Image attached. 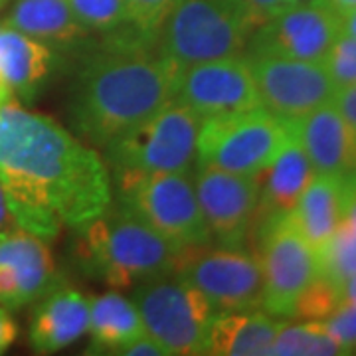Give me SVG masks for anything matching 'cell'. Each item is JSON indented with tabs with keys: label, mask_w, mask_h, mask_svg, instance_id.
Here are the masks:
<instances>
[{
	"label": "cell",
	"mask_w": 356,
	"mask_h": 356,
	"mask_svg": "<svg viewBox=\"0 0 356 356\" xmlns=\"http://www.w3.org/2000/svg\"><path fill=\"white\" fill-rule=\"evenodd\" d=\"M56 64L58 54L51 46L14 28L0 26V72L13 89V95L32 102L50 79Z\"/></svg>",
	"instance_id": "cell-18"
},
{
	"label": "cell",
	"mask_w": 356,
	"mask_h": 356,
	"mask_svg": "<svg viewBox=\"0 0 356 356\" xmlns=\"http://www.w3.org/2000/svg\"><path fill=\"white\" fill-rule=\"evenodd\" d=\"M346 180L344 216L341 226L332 234L327 245L318 252L321 275L341 285L344 280L356 275V186Z\"/></svg>",
	"instance_id": "cell-24"
},
{
	"label": "cell",
	"mask_w": 356,
	"mask_h": 356,
	"mask_svg": "<svg viewBox=\"0 0 356 356\" xmlns=\"http://www.w3.org/2000/svg\"><path fill=\"white\" fill-rule=\"evenodd\" d=\"M283 327H285L283 321L273 318V315L269 313H259L255 309L218 313L208 332L206 355H269Z\"/></svg>",
	"instance_id": "cell-20"
},
{
	"label": "cell",
	"mask_w": 356,
	"mask_h": 356,
	"mask_svg": "<svg viewBox=\"0 0 356 356\" xmlns=\"http://www.w3.org/2000/svg\"><path fill=\"white\" fill-rule=\"evenodd\" d=\"M77 232L76 255L83 271L119 289L175 275L188 252L119 204Z\"/></svg>",
	"instance_id": "cell-3"
},
{
	"label": "cell",
	"mask_w": 356,
	"mask_h": 356,
	"mask_svg": "<svg viewBox=\"0 0 356 356\" xmlns=\"http://www.w3.org/2000/svg\"><path fill=\"white\" fill-rule=\"evenodd\" d=\"M119 206L182 250L210 243L191 172H117Z\"/></svg>",
	"instance_id": "cell-6"
},
{
	"label": "cell",
	"mask_w": 356,
	"mask_h": 356,
	"mask_svg": "<svg viewBox=\"0 0 356 356\" xmlns=\"http://www.w3.org/2000/svg\"><path fill=\"white\" fill-rule=\"evenodd\" d=\"M133 303L139 309L145 332L166 355H206L208 332L216 307L180 275H166L137 285Z\"/></svg>",
	"instance_id": "cell-8"
},
{
	"label": "cell",
	"mask_w": 356,
	"mask_h": 356,
	"mask_svg": "<svg viewBox=\"0 0 356 356\" xmlns=\"http://www.w3.org/2000/svg\"><path fill=\"white\" fill-rule=\"evenodd\" d=\"M269 355L275 356H334L346 355L323 321L285 325L277 334Z\"/></svg>",
	"instance_id": "cell-25"
},
{
	"label": "cell",
	"mask_w": 356,
	"mask_h": 356,
	"mask_svg": "<svg viewBox=\"0 0 356 356\" xmlns=\"http://www.w3.org/2000/svg\"><path fill=\"white\" fill-rule=\"evenodd\" d=\"M60 287L46 240L13 226L0 232V305L16 311Z\"/></svg>",
	"instance_id": "cell-15"
},
{
	"label": "cell",
	"mask_w": 356,
	"mask_h": 356,
	"mask_svg": "<svg viewBox=\"0 0 356 356\" xmlns=\"http://www.w3.org/2000/svg\"><path fill=\"white\" fill-rule=\"evenodd\" d=\"M257 236L264 271L261 305L273 317H293L297 299L321 275L317 252L287 214L261 218Z\"/></svg>",
	"instance_id": "cell-9"
},
{
	"label": "cell",
	"mask_w": 356,
	"mask_h": 356,
	"mask_svg": "<svg viewBox=\"0 0 356 356\" xmlns=\"http://www.w3.org/2000/svg\"><path fill=\"white\" fill-rule=\"evenodd\" d=\"M6 2H8V0H0V8H2V6H4Z\"/></svg>",
	"instance_id": "cell-40"
},
{
	"label": "cell",
	"mask_w": 356,
	"mask_h": 356,
	"mask_svg": "<svg viewBox=\"0 0 356 356\" xmlns=\"http://www.w3.org/2000/svg\"><path fill=\"white\" fill-rule=\"evenodd\" d=\"M325 327L329 329L337 343L344 348V353H353L356 348V307L341 303L339 309L323 318Z\"/></svg>",
	"instance_id": "cell-30"
},
{
	"label": "cell",
	"mask_w": 356,
	"mask_h": 356,
	"mask_svg": "<svg viewBox=\"0 0 356 356\" xmlns=\"http://www.w3.org/2000/svg\"><path fill=\"white\" fill-rule=\"evenodd\" d=\"M18 337V325L6 307L0 305V355H4Z\"/></svg>",
	"instance_id": "cell-34"
},
{
	"label": "cell",
	"mask_w": 356,
	"mask_h": 356,
	"mask_svg": "<svg viewBox=\"0 0 356 356\" xmlns=\"http://www.w3.org/2000/svg\"><path fill=\"white\" fill-rule=\"evenodd\" d=\"M339 305H341V287L331 280L318 275L297 299L293 317L305 318V321H323L334 313Z\"/></svg>",
	"instance_id": "cell-27"
},
{
	"label": "cell",
	"mask_w": 356,
	"mask_h": 356,
	"mask_svg": "<svg viewBox=\"0 0 356 356\" xmlns=\"http://www.w3.org/2000/svg\"><path fill=\"white\" fill-rule=\"evenodd\" d=\"M89 353H111L145 332L139 309L119 293L109 291L89 299Z\"/></svg>",
	"instance_id": "cell-23"
},
{
	"label": "cell",
	"mask_w": 356,
	"mask_h": 356,
	"mask_svg": "<svg viewBox=\"0 0 356 356\" xmlns=\"http://www.w3.org/2000/svg\"><path fill=\"white\" fill-rule=\"evenodd\" d=\"M329 6H331L334 13L344 14L348 13V10H353L356 6V0H325Z\"/></svg>",
	"instance_id": "cell-37"
},
{
	"label": "cell",
	"mask_w": 356,
	"mask_h": 356,
	"mask_svg": "<svg viewBox=\"0 0 356 356\" xmlns=\"http://www.w3.org/2000/svg\"><path fill=\"white\" fill-rule=\"evenodd\" d=\"M202 119L182 103L168 102L153 117L109 143L103 151L117 172H191Z\"/></svg>",
	"instance_id": "cell-7"
},
{
	"label": "cell",
	"mask_w": 356,
	"mask_h": 356,
	"mask_svg": "<svg viewBox=\"0 0 356 356\" xmlns=\"http://www.w3.org/2000/svg\"><path fill=\"white\" fill-rule=\"evenodd\" d=\"M248 6V13L252 16L255 26L264 24L266 20L285 13L289 8H295L299 4H303L307 0H243Z\"/></svg>",
	"instance_id": "cell-31"
},
{
	"label": "cell",
	"mask_w": 356,
	"mask_h": 356,
	"mask_svg": "<svg viewBox=\"0 0 356 356\" xmlns=\"http://www.w3.org/2000/svg\"><path fill=\"white\" fill-rule=\"evenodd\" d=\"M332 103L334 107L341 111L344 121L353 127L356 133V83L355 86H346V88H337L334 95H332Z\"/></svg>",
	"instance_id": "cell-33"
},
{
	"label": "cell",
	"mask_w": 356,
	"mask_h": 356,
	"mask_svg": "<svg viewBox=\"0 0 356 356\" xmlns=\"http://www.w3.org/2000/svg\"><path fill=\"white\" fill-rule=\"evenodd\" d=\"M196 196L210 242L243 248L259 210V177L198 166Z\"/></svg>",
	"instance_id": "cell-13"
},
{
	"label": "cell",
	"mask_w": 356,
	"mask_h": 356,
	"mask_svg": "<svg viewBox=\"0 0 356 356\" xmlns=\"http://www.w3.org/2000/svg\"><path fill=\"white\" fill-rule=\"evenodd\" d=\"M10 99H14L13 89H10L8 81L4 79L2 72H0V107H2V105H6V103L10 102Z\"/></svg>",
	"instance_id": "cell-38"
},
{
	"label": "cell",
	"mask_w": 356,
	"mask_h": 356,
	"mask_svg": "<svg viewBox=\"0 0 356 356\" xmlns=\"http://www.w3.org/2000/svg\"><path fill=\"white\" fill-rule=\"evenodd\" d=\"M129 14V22L140 32L159 40L161 26L178 0H123Z\"/></svg>",
	"instance_id": "cell-29"
},
{
	"label": "cell",
	"mask_w": 356,
	"mask_h": 356,
	"mask_svg": "<svg viewBox=\"0 0 356 356\" xmlns=\"http://www.w3.org/2000/svg\"><path fill=\"white\" fill-rule=\"evenodd\" d=\"M255 22L243 0H178L159 32V50L178 67L242 56Z\"/></svg>",
	"instance_id": "cell-4"
},
{
	"label": "cell",
	"mask_w": 356,
	"mask_h": 356,
	"mask_svg": "<svg viewBox=\"0 0 356 356\" xmlns=\"http://www.w3.org/2000/svg\"><path fill=\"white\" fill-rule=\"evenodd\" d=\"M13 226H16V224H14V218L10 214V208H8V200H6L4 188L0 184V232L13 228Z\"/></svg>",
	"instance_id": "cell-35"
},
{
	"label": "cell",
	"mask_w": 356,
	"mask_h": 356,
	"mask_svg": "<svg viewBox=\"0 0 356 356\" xmlns=\"http://www.w3.org/2000/svg\"><path fill=\"white\" fill-rule=\"evenodd\" d=\"M323 65L327 67L329 76L334 81L337 88H346L356 83V38L346 36L341 32V36L332 44L331 51L327 54Z\"/></svg>",
	"instance_id": "cell-28"
},
{
	"label": "cell",
	"mask_w": 356,
	"mask_h": 356,
	"mask_svg": "<svg viewBox=\"0 0 356 356\" xmlns=\"http://www.w3.org/2000/svg\"><path fill=\"white\" fill-rule=\"evenodd\" d=\"M89 327V299L83 293L56 287L40 299L30 321V346L40 355H51L81 339Z\"/></svg>",
	"instance_id": "cell-17"
},
{
	"label": "cell",
	"mask_w": 356,
	"mask_h": 356,
	"mask_svg": "<svg viewBox=\"0 0 356 356\" xmlns=\"http://www.w3.org/2000/svg\"><path fill=\"white\" fill-rule=\"evenodd\" d=\"M341 30L346 36H355L356 38V6L353 10L341 14Z\"/></svg>",
	"instance_id": "cell-36"
},
{
	"label": "cell",
	"mask_w": 356,
	"mask_h": 356,
	"mask_svg": "<svg viewBox=\"0 0 356 356\" xmlns=\"http://www.w3.org/2000/svg\"><path fill=\"white\" fill-rule=\"evenodd\" d=\"M344 196V178L315 175L295 208L287 214L297 232L313 245L317 254L327 245L343 222Z\"/></svg>",
	"instance_id": "cell-21"
},
{
	"label": "cell",
	"mask_w": 356,
	"mask_h": 356,
	"mask_svg": "<svg viewBox=\"0 0 356 356\" xmlns=\"http://www.w3.org/2000/svg\"><path fill=\"white\" fill-rule=\"evenodd\" d=\"M113 355H125V356H161L166 355V350L161 344L154 341L151 334L143 332L140 337L133 339L131 343L123 344L121 348H117Z\"/></svg>",
	"instance_id": "cell-32"
},
{
	"label": "cell",
	"mask_w": 356,
	"mask_h": 356,
	"mask_svg": "<svg viewBox=\"0 0 356 356\" xmlns=\"http://www.w3.org/2000/svg\"><path fill=\"white\" fill-rule=\"evenodd\" d=\"M348 178L353 180V184H355V186H356V172H353V175H350V177H348Z\"/></svg>",
	"instance_id": "cell-39"
},
{
	"label": "cell",
	"mask_w": 356,
	"mask_h": 356,
	"mask_svg": "<svg viewBox=\"0 0 356 356\" xmlns=\"http://www.w3.org/2000/svg\"><path fill=\"white\" fill-rule=\"evenodd\" d=\"M103 36L77 67L70 119L81 139L105 149L175 99L180 67L137 26Z\"/></svg>",
	"instance_id": "cell-2"
},
{
	"label": "cell",
	"mask_w": 356,
	"mask_h": 356,
	"mask_svg": "<svg viewBox=\"0 0 356 356\" xmlns=\"http://www.w3.org/2000/svg\"><path fill=\"white\" fill-rule=\"evenodd\" d=\"M259 177V210L257 220L266 216L289 214L301 194L315 178V170L295 135L285 145L273 163L267 166Z\"/></svg>",
	"instance_id": "cell-19"
},
{
	"label": "cell",
	"mask_w": 356,
	"mask_h": 356,
	"mask_svg": "<svg viewBox=\"0 0 356 356\" xmlns=\"http://www.w3.org/2000/svg\"><path fill=\"white\" fill-rule=\"evenodd\" d=\"M254 76L259 105L281 119H299L334 95L327 67L277 56H243Z\"/></svg>",
	"instance_id": "cell-12"
},
{
	"label": "cell",
	"mask_w": 356,
	"mask_h": 356,
	"mask_svg": "<svg viewBox=\"0 0 356 356\" xmlns=\"http://www.w3.org/2000/svg\"><path fill=\"white\" fill-rule=\"evenodd\" d=\"M293 137L291 119L264 107L202 119L198 131V166L234 175H259Z\"/></svg>",
	"instance_id": "cell-5"
},
{
	"label": "cell",
	"mask_w": 356,
	"mask_h": 356,
	"mask_svg": "<svg viewBox=\"0 0 356 356\" xmlns=\"http://www.w3.org/2000/svg\"><path fill=\"white\" fill-rule=\"evenodd\" d=\"M4 26L48 46H70L88 36L67 0H16Z\"/></svg>",
	"instance_id": "cell-22"
},
{
	"label": "cell",
	"mask_w": 356,
	"mask_h": 356,
	"mask_svg": "<svg viewBox=\"0 0 356 356\" xmlns=\"http://www.w3.org/2000/svg\"><path fill=\"white\" fill-rule=\"evenodd\" d=\"M77 22L88 32H111L129 22L123 0H67Z\"/></svg>",
	"instance_id": "cell-26"
},
{
	"label": "cell",
	"mask_w": 356,
	"mask_h": 356,
	"mask_svg": "<svg viewBox=\"0 0 356 356\" xmlns=\"http://www.w3.org/2000/svg\"><path fill=\"white\" fill-rule=\"evenodd\" d=\"M348 305H353V307H356V303H348Z\"/></svg>",
	"instance_id": "cell-41"
},
{
	"label": "cell",
	"mask_w": 356,
	"mask_h": 356,
	"mask_svg": "<svg viewBox=\"0 0 356 356\" xmlns=\"http://www.w3.org/2000/svg\"><path fill=\"white\" fill-rule=\"evenodd\" d=\"M175 102L200 119L261 107L252 70L243 56L180 67Z\"/></svg>",
	"instance_id": "cell-14"
},
{
	"label": "cell",
	"mask_w": 356,
	"mask_h": 356,
	"mask_svg": "<svg viewBox=\"0 0 356 356\" xmlns=\"http://www.w3.org/2000/svg\"><path fill=\"white\" fill-rule=\"evenodd\" d=\"M0 184L14 224L46 242L64 224L83 228L111 206L99 154L16 99L0 107Z\"/></svg>",
	"instance_id": "cell-1"
},
{
	"label": "cell",
	"mask_w": 356,
	"mask_h": 356,
	"mask_svg": "<svg viewBox=\"0 0 356 356\" xmlns=\"http://www.w3.org/2000/svg\"><path fill=\"white\" fill-rule=\"evenodd\" d=\"M177 275L202 291L218 313L257 309L264 299L261 261L243 248H192Z\"/></svg>",
	"instance_id": "cell-10"
},
{
	"label": "cell",
	"mask_w": 356,
	"mask_h": 356,
	"mask_svg": "<svg viewBox=\"0 0 356 356\" xmlns=\"http://www.w3.org/2000/svg\"><path fill=\"white\" fill-rule=\"evenodd\" d=\"M291 123L315 175L348 178L356 172V133L334 103H323Z\"/></svg>",
	"instance_id": "cell-16"
},
{
	"label": "cell",
	"mask_w": 356,
	"mask_h": 356,
	"mask_svg": "<svg viewBox=\"0 0 356 356\" xmlns=\"http://www.w3.org/2000/svg\"><path fill=\"white\" fill-rule=\"evenodd\" d=\"M341 32V14L325 0H307L257 26L243 56H277L323 64Z\"/></svg>",
	"instance_id": "cell-11"
}]
</instances>
